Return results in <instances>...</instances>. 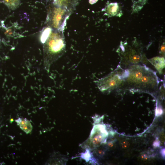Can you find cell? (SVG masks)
Segmentation results:
<instances>
[{
    "instance_id": "d6986e66",
    "label": "cell",
    "mask_w": 165,
    "mask_h": 165,
    "mask_svg": "<svg viewBox=\"0 0 165 165\" xmlns=\"http://www.w3.org/2000/svg\"><path fill=\"white\" fill-rule=\"evenodd\" d=\"M163 113V111L161 108H159L157 109L156 112V116H159L161 115Z\"/></svg>"
},
{
    "instance_id": "ffe728a7",
    "label": "cell",
    "mask_w": 165,
    "mask_h": 165,
    "mask_svg": "<svg viewBox=\"0 0 165 165\" xmlns=\"http://www.w3.org/2000/svg\"><path fill=\"white\" fill-rule=\"evenodd\" d=\"M153 145L155 147H158L160 145V142L158 141H155L153 143Z\"/></svg>"
},
{
    "instance_id": "cb8c5ba5",
    "label": "cell",
    "mask_w": 165,
    "mask_h": 165,
    "mask_svg": "<svg viewBox=\"0 0 165 165\" xmlns=\"http://www.w3.org/2000/svg\"><path fill=\"white\" fill-rule=\"evenodd\" d=\"M13 121V119H11L10 120V122L11 123H12Z\"/></svg>"
},
{
    "instance_id": "7402d4cb",
    "label": "cell",
    "mask_w": 165,
    "mask_h": 165,
    "mask_svg": "<svg viewBox=\"0 0 165 165\" xmlns=\"http://www.w3.org/2000/svg\"><path fill=\"white\" fill-rule=\"evenodd\" d=\"M161 154L164 157L165 156V149L163 148L161 150Z\"/></svg>"
},
{
    "instance_id": "e0dca14e",
    "label": "cell",
    "mask_w": 165,
    "mask_h": 165,
    "mask_svg": "<svg viewBox=\"0 0 165 165\" xmlns=\"http://www.w3.org/2000/svg\"><path fill=\"white\" fill-rule=\"evenodd\" d=\"M160 53L163 56L165 55V44L163 43L161 46L160 50Z\"/></svg>"
},
{
    "instance_id": "52a82bcc",
    "label": "cell",
    "mask_w": 165,
    "mask_h": 165,
    "mask_svg": "<svg viewBox=\"0 0 165 165\" xmlns=\"http://www.w3.org/2000/svg\"><path fill=\"white\" fill-rule=\"evenodd\" d=\"M53 4L64 8L72 13L77 5L79 0H50Z\"/></svg>"
},
{
    "instance_id": "44dd1931",
    "label": "cell",
    "mask_w": 165,
    "mask_h": 165,
    "mask_svg": "<svg viewBox=\"0 0 165 165\" xmlns=\"http://www.w3.org/2000/svg\"><path fill=\"white\" fill-rule=\"evenodd\" d=\"M98 0H89V3L91 4H93L96 3Z\"/></svg>"
},
{
    "instance_id": "ba28073f",
    "label": "cell",
    "mask_w": 165,
    "mask_h": 165,
    "mask_svg": "<svg viewBox=\"0 0 165 165\" xmlns=\"http://www.w3.org/2000/svg\"><path fill=\"white\" fill-rule=\"evenodd\" d=\"M105 14L109 16L121 17L123 15L120 6L117 2L111 3L108 4L104 9Z\"/></svg>"
},
{
    "instance_id": "2e32d148",
    "label": "cell",
    "mask_w": 165,
    "mask_h": 165,
    "mask_svg": "<svg viewBox=\"0 0 165 165\" xmlns=\"http://www.w3.org/2000/svg\"><path fill=\"white\" fill-rule=\"evenodd\" d=\"M95 152L97 155L99 156H102L105 154L104 151L101 149L96 150L95 151Z\"/></svg>"
},
{
    "instance_id": "5bb4252c",
    "label": "cell",
    "mask_w": 165,
    "mask_h": 165,
    "mask_svg": "<svg viewBox=\"0 0 165 165\" xmlns=\"http://www.w3.org/2000/svg\"><path fill=\"white\" fill-rule=\"evenodd\" d=\"M52 30L51 28L48 26L43 29L40 37V40L42 43L43 44L45 42Z\"/></svg>"
},
{
    "instance_id": "ac0fdd59",
    "label": "cell",
    "mask_w": 165,
    "mask_h": 165,
    "mask_svg": "<svg viewBox=\"0 0 165 165\" xmlns=\"http://www.w3.org/2000/svg\"><path fill=\"white\" fill-rule=\"evenodd\" d=\"M122 148H127L130 146V143L127 141H124L121 144Z\"/></svg>"
},
{
    "instance_id": "7a4b0ae2",
    "label": "cell",
    "mask_w": 165,
    "mask_h": 165,
    "mask_svg": "<svg viewBox=\"0 0 165 165\" xmlns=\"http://www.w3.org/2000/svg\"><path fill=\"white\" fill-rule=\"evenodd\" d=\"M66 43L63 31L52 30L43 43V65L49 72L51 65L64 53Z\"/></svg>"
},
{
    "instance_id": "9c48e42d",
    "label": "cell",
    "mask_w": 165,
    "mask_h": 165,
    "mask_svg": "<svg viewBox=\"0 0 165 165\" xmlns=\"http://www.w3.org/2000/svg\"><path fill=\"white\" fill-rule=\"evenodd\" d=\"M160 74L165 67V59L163 57H156L148 60Z\"/></svg>"
},
{
    "instance_id": "6da1fadb",
    "label": "cell",
    "mask_w": 165,
    "mask_h": 165,
    "mask_svg": "<svg viewBox=\"0 0 165 165\" xmlns=\"http://www.w3.org/2000/svg\"><path fill=\"white\" fill-rule=\"evenodd\" d=\"M122 85L131 91L153 93L158 90L159 79L156 72L145 65H131L123 70Z\"/></svg>"
},
{
    "instance_id": "8fae6325",
    "label": "cell",
    "mask_w": 165,
    "mask_h": 165,
    "mask_svg": "<svg viewBox=\"0 0 165 165\" xmlns=\"http://www.w3.org/2000/svg\"><path fill=\"white\" fill-rule=\"evenodd\" d=\"M79 157L84 160L86 162L93 163L96 162V160L94 157L92 153L90 152V149L88 148L86 149L84 152L81 153Z\"/></svg>"
},
{
    "instance_id": "8992f818",
    "label": "cell",
    "mask_w": 165,
    "mask_h": 165,
    "mask_svg": "<svg viewBox=\"0 0 165 165\" xmlns=\"http://www.w3.org/2000/svg\"><path fill=\"white\" fill-rule=\"evenodd\" d=\"M120 47L122 51V61L131 65L138 64L144 61V57L141 53L137 51L130 46L125 49L122 43Z\"/></svg>"
},
{
    "instance_id": "603a6c76",
    "label": "cell",
    "mask_w": 165,
    "mask_h": 165,
    "mask_svg": "<svg viewBox=\"0 0 165 165\" xmlns=\"http://www.w3.org/2000/svg\"><path fill=\"white\" fill-rule=\"evenodd\" d=\"M108 145L109 147H112L113 146V143L112 142H109L108 143Z\"/></svg>"
},
{
    "instance_id": "4fadbf2b",
    "label": "cell",
    "mask_w": 165,
    "mask_h": 165,
    "mask_svg": "<svg viewBox=\"0 0 165 165\" xmlns=\"http://www.w3.org/2000/svg\"><path fill=\"white\" fill-rule=\"evenodd\" d=\"M9 9L11 10H14L20 6L21 0H2Z\"/></svg>"
},
{
    "instance_id": "7c38bea8",
    "label": "cell",
    "mask_w": 165,
    "mask_h": 165,
    "mask_svg": "<svg viewBox=\"0 0 165 165\" xmlns=\"http://www.w3.org/2000/svg\"><path fill=\"white\" fill-rule=\"evenodd\" d=\"M133 11L135 13L140 11L147 3L148 0H131Z\"/></svg>"
},
{
    "instance_id": "5b68a950",
    "label": "cell",
    "mask_w": 165,
    "mask_h": 165,
    "mask_svg": "<svg viewBox=\"0 0 165 165\" xmlns=\"http://www.w3.org/2000/svg\"><path fill=\"white\" fill-rule=\"evenodd\" d=\"M108 135L104 125L98 124L94 125L87 141L86 146L89 149L95 148L104 142Z\"/></svg>"
},
{
    "instance_id": "30bf717a",
    "label": "cell",
    "mask_w": 165,
    "mask_h": 165,
    "mask_svg": "<svg viewBox=\"0 0 165 165\" xmlns=\"http://www.w3.org/2000/svg\"><path fill=\"white\" fill-rule=\"evenodd\" d=\"M15 121L20 128L27 134L29 133L32 130L33 127L31 123L26 118H19Z\"/></svg>"
},
{
    "instance_id": "9a60e30c",
    "label": "cell",
    "mask_w": 165,
    "mask_h": 165,
    "mask_svg": "<svg viewBox=\"0 0 165 165\" xmlns=\"http://www.w3.org/2000/svg\"><path fill=\"white\" fill-rule=\"evenodd\" d=\"M14 31L12 30L11 28L6 29L5 34L8 37H14L15 35Z\"/></svg>"
},
{
    "instance_id": "3957f363",
    "label": "cell",
    "mask_w": 165,
    "mask_h": 165,
    "mask_svg": "<svg viewBox=\"0 0 165 165\" xmlns=\"http://www.w3.org/2000/svg\"><path fill=\"white\" fill-rule=\"evenodd\" d=\"M47 11L45 22L47 26L54 30L63 31L67 20L72 13L51 2L48 6Z\"/></svg>"
},
{
    "instance_id": "277c9868",
    "label": "cell",
    "mask_w": 165,
    "mask_h": 165,
    "mask_svg": "<svg viewBox=\"0 0 165 165\" xmlns=\"http://www.w3.org/2000/svg\"><path fill=\"white\" fill-rule=\"evenodd\" d=\"M123 70L118 68L107 75L96 81L99 90L102 92L108 93L122 85L123 81Z\"/></svg>"
}]
</instances>
